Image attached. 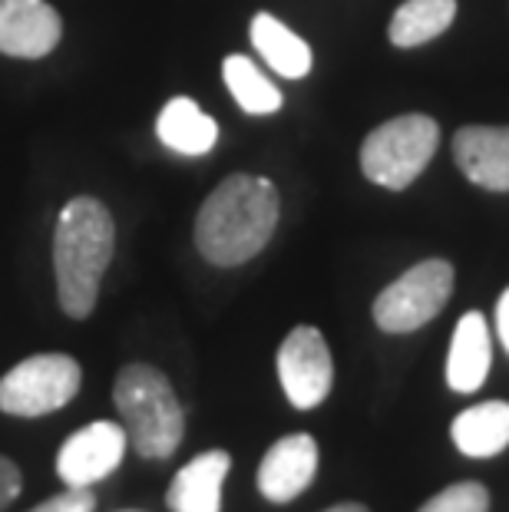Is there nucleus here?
<instances>
[{
	"label": "nucleus",
	"mask_w": 509,
	"mask_h": 512,
	"mask_svg": "<svg viewBox=\"0 0 509 512\" xmlns=\"http://www.w3.org/2000/svg\"><path fill=\"white\" fill-rule=\"evenodd\" d=\"M281 199L268 179L229 176L209 192L196 215V248L209 265L235 268L272 242Z\"/></svg>",
	"instance_id": "nucleus-1"
},
{
	"label": "nucleus",
	"mask_w": 509,
	"mask_h": 512,
	"mask_svg": "<svg viewBox=\"0 0 509 512\" xmlns=\"http://www.w3.org/2000/svg\"><path fill=\"white\" fill-rule=\"evenodd\" d=\"M116 245V228L110 209L93 199L77 195L63 205L53 235V271H57V294L67 318H90L100 298V281L110 268Z\"/></svg>",
	"instance_id": "nucleus-2"
},
{
	"label": "nucleus",
	"mask_w": 509,
	"mask_h": 512,
	"mask_svg": "<svg viewBox=\"0 0 509 512\" xmlns=\"http://www.w3.org/2000/svg\"><path fill=\"white\" fill-rule=\"evenodd\" d=\"M123 430L143 460H169L186 437V413L166 374L149 364H129L113 384Z\"/></svg>",
	"instance_id": "nucleus-3"
},
{
	"label": "nucleus",
	"mask_w": 509,
	"mask_h": 512,
	"mask_svg": "<svg viewBox=\"0 0 509 512\" xmlns=\"http://www.w3.org/2000/svg\"><path fill=\"white\" fill-rule=\"evenodd\" d=\"M440 146L437 119L424 113L394 116L371 129L361 146V172L374 185L391 192H404L430 166Z\"/></svg>",
	"instance_id": "nucleus-4"
},
{
	"label": "nucleus",
	"mask_w": 509,
	"mask_h": 512,
	"mask_svg": "<svg viewBox=\"0 0 509 512\" xmlns=\"http://www.w3.org/2000/svg\"><path fill=\"white\" fill-rule=\"evenodd\" d=\"M453 265L447 258H427L391 281L374 301V321L387 334H410L430 324L447 308L453 294Z\"/></svg>",
	"instance_id": "nucleus-5"
},
{
	"label": "nucleus",
	"mask_w": 509,
	"mask_h": 512,
	"mask_svg": "<svg viewBox=\"0 0 509 512\" xmlns=\"http://www.w3.org/2000/svg\"><path fill=\"white\" fill-rule=\"evenodd\" d=\"M80 364L67 354H37L0 377V410L10 417H43L77 397Z\"/></svg>",
	"instance_id": "nucleus-6"
},
{
	"label": "nucleus",
	"mask_w": 509,
	"mask_h": 512,
	"mask_svg": "<svg viewBox=\"0 0 509 512\" xmlns=\"http://www.w3.org/2000/svg\"><path fill=\"white\" fill-rule=\"evenodd\" d=\"M278 380L291 407L314 410L324 397L331 394L334 384V361L328 351V341L318 328L291 331L278 347Z\"/></svg>",
	"instance_id": "nucleus-7"
},
{
	"label": "nucleus",
	"mask_w": 509,
	"mask_h": 512,
	"mask_svg": "<svg viewBox=\"0 0 509 512\" xmlns=\"http://www.w3.org/2000/svg\"><path fill=\"white\" fill-rule=\"evenodd\" d=\"M126 430L123 423L96 420L86 423L73 437L60 446L57 453V476L67 486H93L116 473V466L126 456Z\"/></svg>",
	"instance_id": "nucleus-8"
},
{
	"label": "nucleus",
	"mask_w": 509,
	"mask_h": 512,
	"mask_svg": "<svg viewBox=\"0 0 509 512\" xmlns=\"http://www.w3.org/2000/svg\"><path fill=\"white\" fill-rule=\"evenodd\" d=\"M314 473H318V443L308 433H291L268 446V453L262 456L258 493L275 506L291 503L311 486Z\"/></svg>",
	"instance_id": "nucleus-9"
},
{
	"label": "nucleus",
	"mask_w": 509,
	"mask_h": 512,
	"mask_svg": "<svg viewBox=\"0 0 509 512\" xmlns=\"http://www.w3.org/2000/svg\"><path fill=\"white\" fill-rule=\"evenodd\" d=\"M60 14L47 0H0V53L40 60L60 43Z\"/></svg>",
	"instance_id": "nucleus-10"
},
{
	"label": "nucleus",
	"mask_w": 509,
	"mask_h": 512,
	"mask_svg": "<svg viewBox=\"0 0 509 512\" xmlns=\"http://www.w3.org/2000/svg\"><path fill=\"white\" fill-rule=\"evenodd\" d=\"M453 159L473 185L486 192H509V126L457 129Z\"/></svg>",
	"instance_id": "nucleus-11"
},
{
	"label": "nucleus",
	"mask_w": 509,
	"mask_h": 512,
	"mask_svg": "<svg viewBox=\"0 0 509 512\" xmlns=\"http://www.w3.org/2000/svg\"><path fill=\"white\" fill-rule=\"evenodd\" d=\"M493 347H490V324L480 311H467L457 321L450 337L447 354V384L457 394H476L486 377H490Z\"/></svg>",
	"instance_id": "nucleus-12"
},
{
	"label": "nucleus",
	"mask_w": 509,
	"mask_h": 512,
	"mask_svg": "<svg viewBox=\"0 0 509 512\" xmlns=\"http://www.w3.org/2000/svg\"><path fill=\"white\" fill-rule=\"evenodd\" d=\"M232 470V456L225 450H205L189 460L172 479L166 506L172 512H222V486Z\"/></svg>",
	"instance_id": "nucleus-13"
},
{
	"label": "nucleus",
	"mask_w": 509,
	"mask_h": 512,
	"mask_svg": "<svg viewBox=\"0 0 509 512\" xmlns=\"http://www.w3.org/2000/svg\"><path fill=\"white\" fill-rule=\"evenodd\" d=\"M450 440L463 456H473V460H490V456L503 453L509 446V403L486 400L463 410L450 423Z\"/></svg>",
	"instance_id": "nucleus-14"
},
{
	"label": "nucleus",
	"mask_w": 509,
	"mask_h": 512,
	"mask_svg": "<svg viewBox=\"0 0 509 512\" xmlns=\"http://www.w3.org/2000/svg\"><path fill=\"white\" fill-rule=\"evenodd\" d=\"M156 136L162 146L179 152V156H205L219 143V126H215L212 116L199 110L196 100L172 96L156 119Z\"/></svg>",
	"instance_id": "nucleus-15"
},
{
	"label": "nucleus",
	"mask_w": 509,
	"mask_h": 512,
	"mask_svg": "<svg viewBox=\"0 0 509 512\" xmlns=\"http://www.w3.org/2000/svg\"><path fill=\"white\" fill-rule=\"evenodd\" d=\"M252 47L262 53V60L272 67L278 76H288V80H301V76L311 73V47L301 40L295 30L281 24L272 14H255L252 17Z\"/></svg>",
	"instance_id": "nucleus-16"
},
{
	"label": "nucleus",
	"mask_w": 509,
	"mask_h": 512,
	"mask_svg": "<svg viewBox=\"0 0 509 512\" xmlns=\"http://www.w3.org/2000/svg\"><path fill=\"white\" fill-rule=\"evenodd\" d=\"M453 20H457V0H404L394 10L387 37L400 50H414L447 34Z\"/></svg>",
	"instance_id": "nucleus-17"
},
{
	"label": "nucleus",
	"mask_w": 509,
	"mask_h": 512,
	"mask_svg": "<svg viewBox=\"0 0 509 512\" xmlns=\"http://www.w3.org/2000/svg\"><path fill=\"white\" fill-rule=\"evenodd\" d=\"M222 76L229 93L235 96V103L242 106L245 113L252 116H272L281 110V90L268 80V76L255 67V60L242 57V53H232L222 63Z\"/></svg>",
	"instance_id": "nucleus-18"
},
{
	"label": "nucleus",
	"mask_w": 509,
	"mask_h": 512,
	"mask_svg": "<svg viewBox=\"0 0 509 512\" xmlns=\"http://www.w3.org/2000/svg\"><path fill=\"white\" fill-rule=\"evenodd\" d=\"M417 512H490V493H486L483 483H453L443 493L427 499Z\"/></svg>",
	"instance_id": "nucleus-19"
},
{
	"label": "nucleus",
	"mask_w": 509,
	"mask_h": 512,
	"mask_svg": "<svg viewBox=\"0 0 509 512\" xmlns=\"http://www.w3.org/2000/svg\"><path fill=\"white\" fill-rule=\"evenodd\" d=\"M93 509H96V496L90 493V486H67V493L43 499L30 512H93Z\"/></svg>",
	"instance_id": "nucleus-20"
},
{
	"label": "nucleus",
	"mask_w": 509,
	"mask_h": 512,
	"mask_svg": "<svg viewBox=\"0 0 509 512\" xmlns=\"http://www.w3.org/2000/svg\"><path fill=\"white\" fill-rule=\"evenodd\" d=\"M20 486H24V476H20L17 463L7 460V456H0V512L20 496Z\"/></svg>",
	"instance_id": "nucleus-21"
},
{
	"label": "nucleus",
	"mask_w": 509,
	"mask_h": 512,
	"mask_svg": "<svg viewBox=\"0 0 509 512\" xmlns=\"http://www.w3.org/2000/svg\"><path fill=\"white\" fill-rule=\"evenodd\" d=\"M496 334H500V341L509 354V288L500 294V301H496Z\"/></svg>",
	"instance_id": "nucleus-22"
},
{
	"label": "nucleus",
	"mask_w": 509,
	"mask_h": 512,
	"mask_svg": "<svg viewBox=\"0 0 509 512\" xmlns=\"http://www.w3.org/2000/svg\"><path fill=\"white\" fill-rule=\"evenodd\" d=\"M328 512H367V506H361V503H338V506H331Z\"/></svg>",
	"instance_id": "nucleus-23"
},
{
	"label": "nucleus",
	"mask_w": 509,
	"mask_h": 512,
	"mask_svg": "<svg viewBox=\"0 0 509 512\" xmlns=\"http://www.w3.org/2000/svg\"><path fill=\"white\" fill-rule=\"evenodd\" d=\"M123 512H139V509H123Z\"/></svg>",
	"instance_id": "nucleus-24"
}]
</instances>
